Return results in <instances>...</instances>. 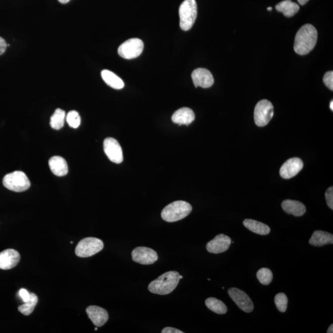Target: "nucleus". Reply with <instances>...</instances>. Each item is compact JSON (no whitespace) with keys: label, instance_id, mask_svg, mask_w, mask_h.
I'll use <instances>...</instances> for the list:
<instances>
[{"label":"nucleus","instance_id":"f257e3e1","mask_svg":"<svg viewBox=\"0 0 333 333\" xmlns=\"http://www.w3.org/2000/svg\"><path fill=\"white\" fill-rule=\"evenodd\" d=\"M317 30L311 24H305L300 28L295 37L294 49L297 54H309L317 44Z\"/></svg>","mask_w":333,"mask_h":333},{"label":"nucleus","instance_id":"f03ea898","mask_svg":"<svg viewBox=\"0 0 333 333\" xmlns=\"http://www.w3.org/2000/svg\"><path fill=\"white\" fill-rule=\"evenodd\" d=\"M180 279V274L178 272H166L150 282L148 286L149 291L152 293L160 295L170 294L177 286Z\"/></svg>","mask_w":333,"mask_h":333},{"label":"nucleus","instance_id":"7ed1b4c3","mask_svg":"<svg viewBox=\"0 0 333 333\" xmlns=\"http://www.w3.org/2000/svg\"><path fill=\"white\" fill-rule=\"evenodd\" d=\"M191 211V204L186 201H177L166 206L161 213V217L166 222H175L185 218Z\"/></svg>","mask_w":333,"mask_h":333},{"label":"nucleus","instance_id":"20e7f679","mask_svg":"<svg viewBox=\"0 0 333 333\" xmlns=\"http://www.w3.org/2000/svg\"><path fill=\"white\" fill-rule=\"evenodd\" d=\"M180 26L184 31H188L193 27L198 15V7L195 0H185L179 9Z\"/></svg>","mask_w":333,"mask_h":333},{"label":"nucleus","instance_id":"39448f33","mask_svg":"<svg viewBox=\"0 0 333 333\" xmlns=\"http://www.w3.org/2000/svg\"><path fill=\"white\" fill-rule=\"evenodd\" d=\"M2 184L8 190L18 193L27 190L30 186L29 179L22 171L7 174L4 176Z\"/></svg>","mask_w":333,"mask_h":333},{"label":"nucleus","instance_id":"423d86ee","mask_svg":"<svg viewBox=\"0 0 333 333\" xmlns=\"http://www.w3.org/2000/svg\"><path fill=\"white\" fill-rule=\"evenodd\" d=\"M104 248V243L97 238H86L78 243L75 252L79 257H89L94 256Z\"/></svg>","mask_w":333,"mask_h":333},{"label":"nucleus","instance_id":"0eeeda50","mask_svg":"<svg viewBox=\"0 0 333 333\" xmlns=\"http://www.w3.org/2000/svg\"><path fill=\"white\" fill-rule=\"evenodd\" d=\"M274 116V106L269 100H263L257 103L254 110L255 123L259 127H264Z\"/></svg>","mask_w":333,"mask_h":333},{"label":"nucleus","instance_id":"6e6552de","mask_svg":"<svg viewBox=\"0 0 333 333\" xmlns=\"http://www.w3.org/2000/svg\"><path fill=\"white\" fill-rule=\"evenodd\" d=\"M144 44L142 40L132 39L120 45L118 49L120 56L127 59H133L139 56L143 51Z\"/></svg>","mask_w":333,"mask_h":333},{"label":"nucleus","instance_id":"1a4fd4ad","mask_svg":"<svg viewBox=\"0 0 333 333\" xmlns=\"http://www.w3.org/2000/svg\"><path fill=\"white\" fill-rule=\"evenodd\" d=\"M228 293L237 306L243 311L247 313L253 311V302L246 292L236 287H231L228 289Z\"/></svg>","mask_w":333,"mask_h":333},{"label":"nucleus","instance_id":"9d476101","mask_svg":"<svg viewBox=\"0 0 333 333\" xmlns=\"http://www.w3.org/2000/svg\"><path fill=\"white\" fill-rule=\"evenodd\" d=\"M133 261L142 265H151L158 260V255L155 250L147 247H138L132 252Z\"/></svg>","mask_w":333,"mask_h":333},{"label":"nucleus","instance_id":"9b49d317","mask_svg":"<svg viewBox=\"0 0 333 333\" xmlns=\"http://www.w3.org/2000/svg\"><path fill=\"white\" fill-rule=\"evenodd\" d=\"M103 146L106 155L111 162L115 164L122 162L123 158L122 148L115 139L113 138L105 139Z\"/></svg>","mask_w":333,"mask_h":333},{"label":"nucleus","instance_id":"f8f14e48","mask_svg":"<svg viewBox=\"0 0 333 333\" xmlns=\"http://www.w3.org/2000/svg\"><path fill=\"white\" fill-rule=\"evenodd\" d=\"M301 159L293 158L285 162L280 168L279 173L282 178L289 179L296 176L303 168Z\"/></svg>","mask_w":333,"mask_h":333},{"label":"nucleus","instance_id":"ddd939ff","mask_svg":"<svg viewBox=\"0 0 333 333\" xmlns=\"http://www.w3.org/2000/svg\"><path fill=\"white\" fill-rule=\"evenodd\" d=\"M231 244V239L229 236L220 234L207 244L206 249L210 253L220 254L226 251Z\"/></svg>","mask_w":333,"mask_h":333},{"label":"nucleus","instance_id":"4468645a","mask_svg":"<svg viewBox=\"0 0 333 333\" xmlns=\"http://www.w3.org/2000/svg\"><path fill=\"white\" fill-rule=\"evenodd\" d=\"M191 77L195 87L208 88L212 87L214 83L213 74L209 70L204 68H198L194 70Z\"/></svg>","mask_w":333,"mask_h":333},{"label":"nucleus","instance_id":"2eb2a0df","mask_svg":"<svg viewBox=\"0 0 333 333\" xmlns=\"http://www.w3.org/2000/svg\"><path fill=\"white\" fill-rule=\"evenodd\" d=\"M21 256L16 250L8 249L0 252V269L9 270L18 264Z\"/></svg>","mask_w":333,"mask_h":333},{"label":"nucleus","instance_id":"dca6fc26","mask_svg":"<svg viewBox=\"0 0 333 333\" xmlns=\"http://www.w3.org/2000/svg\"><path fill=\"white\" fill-rule=\"evenodd\" d=\"M86 312L91 321L97 327L103 326L109 319V315L107 310L96 305H91L87 307Z\"/></svg>","mask_w":333,"mask_h":333},{"label":"nucleus","instance_id":"f3484780","mask_svg":"<svg viewBox=\"0 0 333 333\" xmlns=\"http://www.w3.org/2000/svg\"><path fill=\"white\" fill-rule=\"evenodd\" d=\"M195 118V115L193 110L188 108H182L174 112L171 120L178 125L191 124Z\"/></svg>","mask_w":333,"mask_h":333},{"label":"nucleus","instance_id":"a211bd4d","mask_svg":"<svg viewBox=\"0 0 333 333\" xmlns=\"http://www.w3.org/2000/svg\"><path fill=\"white\" fill-rule=\"evenodd\" d=\"M50 170L54 175L63 176L68 173V166L66 161L60 156H54L49 160Z\"/></svg>","mask_w":333,"mask_h":333},{"label":"nucleus","instance_id":"6ab92c4d","mask_svg":"<svg viewBox=\"0 0 333 333\" xmlns=\"http://www.w3.org/2000/svg\"><path fill=\"white\" fill-rule=\"evenodd\" d=\"M281 206L286 213L296 217L302 216L306 212L304 204L297 201L287 199L282 202Z\"/></svg>","mask_w":333,"mask_h":333},{"label":"nucleus","instance_id":"aec40b11","mask_svg":"<svg viewBox=\"0 0 333 333\" xmlns=\"http://www.w3.org/2000/svg\"><path fill=\"white\" fill-rule=\"evenodd\" d=\"M312 246L321 247L327 244L333 243V235L327 231H315L312 234L309 240Z\"/></svg>","mask_w":333,"mask_h":333},{"label":"nucleus","instance_id":"412c9836","mask_svg":"<svg viewBox=\"0 0 333 333\" xmlns=\"http://www.w3.org/2000/svg\"><path fill=\"white\" fill-rule=\"evenodd\" d=\"M243 224L250 231L260 235H267L271 232V228L266 224L252 219H246L243 222Z\"/></svg>","mask_w":333,"mask_h":333},{"label":"nucleus","instance_id":"4be33fe9","mask_svg":"<svg viewBox=\"0 0 333 333\" xmlns=\"http://www.w3.org/2000/svg\"><path fill=\"white\" fill-rule=\"evenodd\" d=\"M276 9L282 12L285 16L290 17L294 16L299 11V6L291 0H284L277 5Z\"/></svg>","mask_w":333,"mask_h":333},{"label":"nucleus","instance_id":"5701e85b","mask_svg":"<svg viewBox=\"0 0 333 333\" xmlns=\"http://www.w3.org/2000/svg\"><path fill=\"white\" fill-rule=\"evenodd\" d=\"M102 77L105 83L111 88L120 90L124 87L123 80L110 70H103L102 72Z\"/></svg>","mask_w":333,"mask_h":333},{"label":"nucleus","instance_id":"b1692460","mask_svg":"<svg viewBox=\"0 0 333 333\" xmlns=\"http://www.w3.org/2000/svg\"><path fill=\"white\" fill-rule=\"evenodd\" d=\"M205 304L208 309L218 314H225L228 310L226 305L223 302L214 297L207 299Z\"/></svg>","mask_w":333,"mask_h":333},{"label":"nucleus","instance_id":"393cba45","mask_svg":"<svg viewBox=\"0 0 333 333\" xmlns=\"http://www.w3.org/2000/svg\"><path fill=\"white\" fill-rule=\"evenodd\" d=\"M65 112L60 109L56 110L50 119V125L55 130H60L64 124Z\"/></svg>","mask_w":333,"mask_h":333},{"label":"nucleus","instance_id":"a878e982","mask_svg":"<svg viewBox=\"0 0 333 333\" xmlns=\"http://www.w3.org/2000/svg\"><path fill=\"white\" fill-rule=\"evenodd\" d=\"M38 303V297L34 293H30V297L29 301L24 302V304L20 305L18 307V310L21 314L26 315H29L34 312V310Z\"/></svg>","mask_w":333,"mask_h":333},{"label":"nucleus","instance_id":"bb28decb","mask_svg":"<svg viewBox=\"0 0 333 333\" xmlns=\"http://www.w3.org/2000/svg\"><path fill=\"white\" fill-rule=\"evenodd\" d=\"M257 278L262 284L269 285L273 279V274L271 270L267 268H262L257 273Z\"/></svg>","mask_w":333,"mask_h":333},{"label":"nucleus","instance_id":"cd10ccee","mask_svg":"<svg viewBox=\"0 0 333 333\" xmlns=\"http://www.w3.org/2000/svg\"><path fill=\"white\" fill-rule=\"evenodd\" d=\"M66 120L68 125L73 128H77L79 127L81 123L79 113L75 111H70L67 113Z\"/></svg>","mask_w":333,"mask_h":333},{"label":"nucleus","instance_id":"c85d7f7f","mask_svg":"<svg viewBox=\"0 0 333 333\" xmlns=\"http://www.w3.org/2000/svg\"><path fill=\"white\" fill-rule=\"evenodd\" d=\"M275 303H276L277 308L280 312H285L286 311L287 306V297L286 295L282 293H278L275 297Z\"/></svg>","mask_w":333,"mask_h":333},{"label":"nucleus","instance_id":"c756f323","mask_svg":"<svg viewBox=\"0 0 333 333\" xmlns=\"http://www.w3.org/2000/svg\"><path fill=\"white\" fill-rule=\"evenodd\" d=\"M324 82L330 90H333V72L329 71L324 75Z\"/></svg>","mask_w":333,"mask_h":333},{"label":"nucleus","instance_id":"7c9ffc66","mask_svg":"<svg viewBox=\"0 0 333 333\" xmlns=\"http://www.w3.org/2000/svg\"><path fill=\"white\" fill-rule=\"evenodd\" d=\"M325 199H326L327 205L333 210V188L330 187L325 193Z\"/></svg>","mask_w":333,"mask_h":333},{"label":"nucleus","instance_id":"2f4dec72","mask_svg":"<svg viewBox=\"0 0 333 333\" xmlns=\"http://www.w3.org/2000/svg\"><path fill=\"white\" fill-rule=\"evenodd\" d=\"M19 294L24 302H27L30 299V293L26 289L22 288L20 289Z\"/></svg>","mask_w":333,"mask_h":333},{"label":"nucleus","instance_id":"473e14b6","mask_svg":"<svg viewBox=\"0 0 333 333\" xmlns=\"http://www.w3.org/2000/svg\"><path fill=\"white\" fill-rule=\"evenodd\" d=\"M7 49V44L6 41L0 37V55L4 54Z\"/></svg>","mask_w":333,"mask_h":333},{"label":"nucleus","instance_id":"72a5a7b5","mask_svg":"<svg viewBox=\"0 0 333 333\" xmlns=\"http://www.w3.org/2000/svg\"><path fill=\"white\" fill-rule=\"evenodd\" d=\"M184 332L180 331V330L174 329L171 327H166L164 329L162 333H183Z\"/></svg>","mask_w":333,"mask_h":333},{"label":"nucleus","instance_id":"f704fd0d","mask_svg":"<svg viewBox=\"0 0 333 333\" xmlns=\"http://www.w3.org/2000/svg\"><path fill=\"white\" fill-rule=\"evenodd\" d=\"M297 1H298L300 4L304 5L305 4H306L308 1H309V0H297Z\"/></svg>","mask_w":333,"mask_h":333},{"label":"nucleus","instance_id":"c9c22d12","mask_svg":"<svg viewBox=\"0 0 333 333\" xmlns=\"http://www.w3.org/2000/svg\"><path fill=\"white\" fill-rule=\"evenodd\" d=\"M328 333H333V325H330L329 330L327 331Z\"/></svg>","mask_w":333,"mask_h":333},{"label":"nucleus","instance_id":"e433bc0d","mask_svg":"<svg viewBox=\"0 0 333 333\" xmlns=\"http://www.w3.org/2000/svg\"><path fill=\"white\" fill-rule=\"evenodd\" d=\"M58 1H59L60 2H61V3L65 4L69 2L70 0H58Z\"/></svg>","mask_w":333,"mask_h":333},{"label":"nucleus","instance_id":"4c0bfd02","mask_svg":"<svg viewBox=\"0 0 333 333\" xmlns=\"http://www.w3.org/2000/svg\"><path fill=\"white\" fill-rule=\"evenodd\" d=\"M330 109L333 111V101H332L331 103H330Z\"/></svg>","mask_w":333,"mask_h":333},{"label":"nucleus","instance_id":"58836bf2","mask_svg":"<svg viewBox=\"0 0 333 333\" xmlns=\"http://www.w3.org/2000/svg\"><path fill=\"white\" fill-rule=\"evenodd\" d=\"M267 9H268L269 11H272V7H269L268 8H267Z\"/></svg>","mask_w":333,"mask_h":333},{"label":"nucleus","instance_id":"ea45409f","mask_svg":"<svg viewBox=\"0 0 333 333\" xmlns=\"http://www.w3.org/2000/svg\"><path fill=\"white\" fill-rule=\"evenodd\" d=\"M95 330V331H97V330H98V328L96 327Z\"/></svg>","mask_w":333,"mask_h":333},{"label":"nucleus","instance_id":"a19ab883","mask_svg":"<svg viewBox=\"0 0 333 333\" xmlns=\"http://www.w3.org/2000/svg\"><path fill=\"white\" fill-rule=\"evenodd\" d=\"M180 279H182V278H183V277L180 276Z\"/></svg>","mask_w":333,"mask_h":333}]
</instances>
